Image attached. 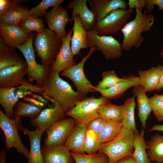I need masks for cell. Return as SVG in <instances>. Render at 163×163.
I'll return each mask as SVG.
<instances>
[{
	"instance_id": "44dd1931",
	"label": "cell",
	"mask_w": 163,
	"mask_h": 163,
	"mask_svg": "<svg viewBox=\"0 0 163 163\" xmlns=\"http://www.w3.org/2000/svg\"><path fill=\"white\" fill-rule=\"evenodd\" d=\"M91 11L97 22L104 19L113 11L119 8L126 9L127 3L124 0H88Z\"/></svg>"
},
{
	"instance_id": "603a6c76",
	"label": "cell",
	"mask_w": 163,
	"mask_h": 163,
	"mask_svg": "<svg viewBox=\"0 0 163 163\" xmlns=\"http://www.w3.org/2000/svg\"><path fill=\"white\" fill-rule=\"evenodd\" d=\"M24 0H14L8 11L0 17V26H19L21 22L28 15L27 8L20 4Z\"/></svg>"
},
{
	"instance_id": "ac0fdd59",
	"label": "cell",
	"mask_w": 163,
	"mask_h": 163,
	"mask_svg": "<svg viewBox=\"0 0 163 163\" xmlns=\"http://www.w3.org/2000/svg\"><path fill=\"white\" fill-rule=\"evenodd\" d=\"M18 129L29 139L30 150L28 159V163H44L41 148V140L44 131L41 129L36 128L30 131L20 124Z\"/></svg>"
},
{
	"instance_id": "b9f144b4",
	"label": "cell",
	"mask_w": 163,
	"mask_h": 163,
	"mask_svg": "<svg viewBox=\"0 0 163 163\" xmlns=\"http://www.w3.org/2000/svg\"><path fill=\"white\" fill-rule=\"evenodd\" d=\"M146 0H129L127 5L129 6V8L133 10L135 8L142 11L145 7Z\"/></svg>"
},
{
	"instance_id": "ffe728a7",
	"label": "cell",
	"mask_w": 163,
	"mask_h": 163,
	"mask_svg": "<svg viewBox=\"0 0 163 163\" xmlns=\"http://www.w3.org/2000/svg\"><path fill=\"white\" fill-rule=\"evenodd\" d=\"M31 34L24 33L18 26H0V38L7 45L14 49L25 43L30 37Z\"/></svg>"
},
{
	"instance_id": "9a60e30c",
	"label": "cell",
	"mask_w": 163,
	"mask_h": 163,
	"mask_svg": "<svg viewBox=\"0 0 163 163\" xmlns=\"http://www.w3.org/2000/svg\"><path fill=\"white\" fill-rule=\"evenodd\" d=\"M72 28H70L66 36L62 40V44L59 51L52 64L50 72L60 73L76 64L73 59L71 46V40L73 34Z\"/></svg>"
},
{
	"instance_id": "6da1fadb",
	"label": "cell",
	"mask_w": 163,
	"mask_h": 163,
	"mask_svg": "<svg viewBox=\"0 0 163 163\" xmlns=\"http://www.w3.org/2000/svg\"><path fill=\"white\" fill-rule=\"evenodd\" d=\"M48 97L56 100L66 112L87 97L74 91L70 84L59 76L50 72L41 87Z\"/></svg>"
},
{
	"instance_id": "8992f818",
	"label": "cell",
	"mask_w": 163,
	"mask_h": 163,
	"mask_svg": "<svg viewBox=\"0 0 163 163\" xmlns=\"http://www.w3.org/2000/svg\"><path fill=\"white\" fill-rule=\"evenodd\" d=\"M110 101L102 96L97 98L86 97L77 103L72 109L66 113V115L73 118L75 123L87 125L91 120L100 117L97 110Z\"/></svg>"
},
{
	"instance_id": "1f68e13d",
	"label": "cell",
	"mask_w": 163,
	"mask_h": 163,
	"mask_svg": "<svg viewBox=\"0 0 163 163\" xmlns=\"http://www.w3.org/2000/svg\"><path fill=\"white\" fill-rule=\"evenodd\" d=\"M14 108L13 119L21 117H27L30 120L36 118L43 109L42 107L23 101H18Z\"/></svg>"
},
{
	"instance_id": "30bf717a",
	"label": "cell",
	"mask_w": 163,
	"mask_h": 163,
	"mask_svg": "<svg viewBox=\"0 0 163 163\" xmlns=\"http://www.w3.org/2000/svg\"><path fill=\"white\" fill-rule=\"evenodd\" d=\"M87 37L89 48L94 46L101 51L106 59H117L122 56L121 44L112 36H99L93 30L88 32Z\"/></svg>"
},
{
	"instance_id": "3957f363",
	"label": "cell",
	"mask_w": 163,
	"mask_h": 163,
	"mask_svg": "<svg viewBox=\"0 0 163 163\" xmlns=\"http://www.w3.org/2000/svg\"><path fill=\"white\" fill-rule=\"evenodd\" d=\"M135 137L133 131L124 128L113 140L101 144L98 152L104 153L107 156V163H116L123 158L133 155Z\"/></svg>"
},
{
	"instance_id": "60d3db41",
	"label": "cell",
	"mask_w": 163,
	"mask_h": 163,
	"mask_svg": "<svg viewBox=\"0 0 163 163\" xmlns=\"http://www.w3.org/2000/svg\"><path fill=\"white\" fill-rule=\"evenodd\" d=\"M107 122V120L100 116L89 123L86 125L87 129L93 130L99 136Z\"/></svg>"
},
{
	"instance_id": "4dcf8cb0",
	"label": "cell",
	"mask_w": 163,
	"mask_h": 163,
	"mask_svg": "<svg viewBox=\"0 0 163 163\" xmlns=\"http://www.w3.org/2000/svg\"><path fill=\"white\" fill-rule=\"evenodd\" d=\"M134 150L133 156L136 163H151V161L147 155V145L144 138V130L135 133Z\"/></svg>"
},
{
	"instance_id": "ab89813d",
	"label": "cell",
	"mask_w": 163,
	"mask_h": 163,
	"mask_svg": "<svg viewBox=\"0 0 163 163\" xmlns=\"http://www.w3.org/2000/svg\"><path fill=\"white\" fill-rule=\"evenodd\" d=\"M150 103L154 115L159 121H163V96L155 93L150 98Z\"/></svg>"
},
{
	"instance_id": "83f0119b",
	"label": "cell",
	"mask_w": 163,
	"mask_h": 163,
	"mask_svg": "<svg viewBox=\"0 0 163 163\" xmlns=\"http://www.w3.org/2000/svg\"><path fill=\"white\" fill-rule=\"evenodd\" d=\"M25 61L14 49L7 45L0 38V70Z\"/></svg>"
},
{
	"instance_id": "8fae6325",
	"label": "cell",
	"mask_w": 163,
	"mask_h": 163,
	"mask_svg": "<svg viewBox=\"0 0 163 163\" xmlns=\"http://www.w3.org/2000/svg\"><path fill=\"white\" fill-rule=\"evenodd\" d=\"M133 12L129 8L115 9L97 22L94 30L99 36L115 34L121 30Z\"/></svg>"
},
{
	"instance_id": "ee69618b",
	"label": "cell",
	"mask_w": 163,
	"mask_h": 163,
	"mask_svg": "<svg viewBox=\"0 0 163 163\" xmlns=\"http://www.w3.org/2000/svg\"><path fill=\"white\" fill-rule=\"evenodd\" d=\"M22 99L24 101L30 103L36 106L43 107L45 106V104L36 99L28 96L24 97Z\"/></svg>"
},
{
	"instance_id": "4fadbf2b",
	"label": "cell",
	"mask_w": 163,
	"mask_h": 163,
	"mask_svg": "<svg viewBox=\"0 0 163 163\" xmlns=\"http://www.w3.org/2000/svg\"><path fill=\"white\" fill-rule=\"evenodd\" d=\"M27 74L25 61L16 66L2 69L0 70V88L33 85H34L25 79L24 77Z\"/></svg>"
},
{
	"instance_id": "7dc6e473",
	"label": "cell",
	"mask_w": 163,
	"mask_h": 163,
	"mask_svg": "<svg viewBox=\"0 0 163 163\" xmlns=\"http://www.w3.org/2000/svg\"><path fill=\"white\" fill-rule=\"evenodd\" d=\"M157 131L163 132V124H155L150 128L149 129V131Z\"/></svg>"
},
{
	"instance_id": "277c9868",
	"label": "cell",
	"mask_w": 163,
	"mask_h": 163,
	"mask_svg": "<svg viewBox=\"0 0 163 163\" xmlns=\"http://www.w3.org/2000/svg\"><path fill=\"white\" fill-rule=\"evenodd\" d=\"M62 40L54 31L44 27L36 35L34 45L42 64L50 68L62 44Z\"/></svg>"
},
{
	"instance_id": "681fc988",
	"label": "cell",
	"mask_w": 163,
	"mask_h": 163,
	"mask_svg": "<svg viewBox=\"0 0 163 163\" xmlns=\"http://www.w3.org/2000/svg\"><path fill=\"white\" fill-rule=\"evenodd\" d=\"M163 88V72L161 74L159 82L158 83L155 90L159 91Z\"/></svg>"
},
{
	"instance_id": "74e56055",
	"label": "cell",
	"mask_w": 163,
	"mask_h": 163,
	"mask_svg": "<svg viewBox=\"0 0 163 163\" xmlns=\"http://www.w3.org/2000/svg\"><path fill=\"white\" fill-rule=\"evenodd\" d=\"M122 79V78H119L113 70H107L102 73L101 80L95 87L96 89H107L113 86Z\"/></svg>"
},
{
	"instance_id": "ba28073f",
	"label": "cell",
	"mask_w": 163,
	"mask_h": 163,
	"mask_svg": "<svg viewBox=\"0 0 163 163\" xmlns=\"http://www.w3.org/2000/svg\"><path fill=\"white\" fill-rule=\"evenodd\" d=\"M21 123V117L11 119L0 110V127L5 136L6 150L14 148L18 153L22 154L27 158L30 151L22 142L18 132V126Z\"/></svg>"
},
{
	"instance_id": "f6af8a7d",
	"label": "cell",
	"mask_w": 163,
	"mask_h": 163,
	"mask_svg": "<svg viewBox=\"0 0 163 163\" xmlns=\"http://www.w3.org/2000/svg\"><path fill=\"white\" fill-rule=\"evenodd\" d=\"M116 163H136L135 160L132 156H127L120 160Z\"/></svg>"
},
{
	"instance_id": "7bdbcfd3",
	"label": "cell",
	"mask_w": 163,
	"mask_h": 163,
	"mask_svg": "<svg viewBox=\"0 0 163 163\" xmlns=\"http://www.w3.org/2000/svg\"><path fill=\"white\" fill-rule=\"evenodd\" d=\"M13 0H0V17L4 15L10 8Z\"/></svg>"
},
{
	"instance_id": "e0dca14e",
	"label": "cell",
	"mask_w": 163,
	"mask_h": 163,
	"mask_svg": "<svg viewBox=\"0 0 163 163\" xmlns=\"http://www.w3.org/2000/svg\"><path fill=\"white\" fill-rule=\"evenodd\" d=\"M87 0H74L69 3L66 8L72 9L70 22L72 23L75 16L78 15L84 29L88 32L94 29L97 21L93 12L87 7Z\"/></svg>"
},
{
	"instance_id": "836d02e7",
	"label": "cell",
	"mask_w": 163,
	"mask_h": 163,
	"mask_svg": "<svg viewBox=\"0 0 163 163\" xmlns=\"http://www.w3.org/2000/svg\"><path fill=\"white\" fill-rule=\"evenodd\" d=\"M122 107L123 105H117L109 102L99 109L97 112L106 120L121 121Z\"/></svg>"
},
{
	"instance_id": "5bb4252c",
	"label": "cell",
	"mask_w": 163,
	"mask_h": 163,
	"mask_svg": "<svg viewBox=\"0 0 163 163\" xmlns=\"http://www.w3.org/2000/svg\"><path fill=\"white\" fill-rule=\"evenodd\" d=\"M53 107L43 109L36 118L30 120L32 125L46 131L55 123L65 118L66 111L58 103L54 100Z\"/></svg>"
},
{
	"instance_id": "5b68a950",
	"label": "cell",
	"mask_w": 163,
	"mask_h": 163,
	"mask_svg": "<svg viewBox=\"0 0 163 163\" xmlns=\"http://www.w3.org/2000/svg\"><path fill=\"white\" fill-rule=\"evenodd\" d=\"M34 34L31 33L27 41L23 45L18 46L25 59L27 65V81L30 83L35 82L41 87L50 72V69L42 64H38L36 60L33 42Z\"/></svg>"
},
{
	"instance_id": "db71d44e",
	"label": "cell",
	"mask_w": 163,
	"mask_h": 163,
	"mask_svg": "<svg viewBox=\"0 0 163 163\" xmlns=\"http://www.w3.org/2000/svg\"><path fill=\"white\" fill-rule=\"evenodd\" d=\"M162 96H163V94H162Z\"/></svg>"
},
{
	"instance_id": "d6a6232c",
	"label": "cell",
	"mask_w": 163,
	"mask_h": 163,
	"mask_svg": "<svg viewBox=\"0 0 163 163\" xmlns=\"http://www.w3.org/2000/svg\"><path fill=\"white\" fill-rule=\"evenodd\" d=\"M124 129L121 121L107 120L98 139L101 144L110 142L117 137Z\"/></svg>"
},
{
	"instance_id": "9c48e42d",
	"label": "cell",
	"mask_w": 163,
	"mask_h": 163,
	"mask_svg": "<svg viewBox=\"0 0 163 163\" xmlns=\"http://www.w3.org/2000/svg\"><path fill=\"white\" fill-rule=\"evenodd\" d=\"M96 50L94 47H91L87 55L82 57L79 63L66 69L60 74L70 79L77 88V91L85 96L90 93L97 92L95 86L86 78L84 70L85 62Z\"/></svg>"
},
{
	"instance_id": "8d00e7d4",
	"label": "cell",
	"mask_w": 163,
	"mask_h": 163,
	"mask_svg": "<svg viewBox=\"0 0 163 163\" xmlns=\"http://www.w3.org/2000/svg\"><path fill=\"white\" fill-rule=\"evenodd\" d=\"M101 144L97 134L93 130L87 129L84 145L85 152L88 154L98 152Z\"/></svg>"
},
{
	"instance_id": "484cf974",
	"label": "cell",
	"mask_w": 163,
	"mask_h": 163,
	"mask_svg": "<svg viewBox=\"0 0 163 163\" xmlns=\"http://www.w3.org/2000/svg\"><path fill=\"white\" fill-rule=\"evenodd\" d=\"M132 93L136 97L138 109V116L141 124L142 129L146 128V123L148 118L152 110L150 98L146 94V92L140 85L133 88Z\"/></svg>"
},
{
	"instance_id": "e575fe53",
	"label": "cell",
	"mask_w": 163,
	"mask_h": 163,
	"mask_svg": "<svg viewBox=\"0 0 163 163\" xmlns=\"http://www.w3.org/2000/svg\"><path fill=\"white\" fill-rule=\"evenodd\" d=\"M19 27L25 33L31 34L35 31L37 34L41 32L44 28L42 19L33 16L28 15L21 22Z\"/></svg>"
},
{
	"instance_id": "d6986e66",
	"label": "cell",
	"mask_w": 163,
	"mask_h": 163,
	"mask_svg": "<svg viewBox=\"0 0 163 163\" xmlns=\"http://www.w3.org/2000/svg\"><path fill=\"white\" fill-rule=\"evenodd\" d=\"M138 85H140L139 77L131 75L124 76L121 81L109 89L96 90L102 96L111 101L121 97L127 90Z\"/></svg>"
},
{
	"instance_id": "f35d334b",
	"label": "cell",
	"mask_w": 163,
	"mask_h": 163,
	"mask_svg": "<svg viewBox=\"0 0 163 163\" xmlns=\"http://www.w3.org/2000/svg\"><path fill=\"white\" fill-rule=\"evenodd\" d=\"M64 0H43L36 6L28 10V14L37 18L45 16L46 10L51 7L59 5Z\"/></svg>"
},
{
	"instance_id": "816d5d0a",
	"label": "cell",
	"mask_w": 163,
	"mask_h": 163,
	"mask_svg": "<svg viewBox=\"0 0 163 163\" xmlns=\"http://www.w3.org/2000/svg\"><path fill=\"white\" fill-rule=\"evenodd\" d=\"M160 55H161V58H162V59L163 60V46L162 47L161 51V52Z\"/></svg>"
},
{
	"instance_id": "7c38bea8",
	"label": "cell",
	"mask_w": 163,
	"mask_h": 163,
	"mask_svg": "<svg viewBox=\"0 0 163 163\" xmlns=\"http://www.w3.org/2000/svg\"><path fill=\"white\" fill-rule=\"evenodd\" d=\"M75 124L74 120L69 118L53 124L46 131L47 136L43 142L44 146L50 148L64 145Z\"/></svg>"
},
{
	"instance_id": "f5cc1de1",
	"label": "cell",
	"mask_w": 163,
	"mask_h": 163,
	"mask_svg": "<svg viewBox=\"0 0 163 163\" xmlns=\"http://www.w3.org/2000/svg\"><path fill=\"white\" fill-rule=\"evenodd\" d=\"M151 163H159L158 162L155 161H151Z\"/></svg>"
},
{
	"instance_id": "f1b7e54d",
	"label": "cell",
	"mask_w": 163,
	"mask_h": 163,
	"mask_svg": "<svg viewBox=\"0 0 163 163\" xmlns=\"http://www.w3.org/2000/svg\"><path fill=\"white\" fill-rule=\"evenodd\" d=\"M133 96L127 99L123 105L121 121L124 128L131 130L135 133L138 132L135 119L136 104Z\"/></svg>"
},
{
	"instance_id": "52a82bcc",
	"label": "cell",
	"mask_w": 163,
	"mask_h": 163,
	"mask_svg": "<svg viewBox=\"0 0 163 163\" xmlns=\"http://www.w3.org/2000/svg\"><path fill=\"white\" fill-rule=\"evenodd\" d=\"M34 93L44 97L46 94L36 84L32 86L20 85L9 88H0V104L4 110L5 113L9 118L13 119L14 108L21 99L28 96L32 97Z\"/></svg>"
},
{
	"instance_id": "7402d4cb",
	"label": "cell",
	"mask_w": 163,
	"mask_h": 163,
	"mask_svg": "<svg viewBox=\"0 0 163 163\" xmlns=\"http://www.w3.org/2000/svg\"><path fill=\"white\" fill-rule=\"evenodd\" d=\"M86 130L85 124L82 123H75L64 144L71 152L78 154H85L84 145Z\"/></svg>"
},
{
	"instance_id": "cb8c5ba5",
	"label": "cell",
	"mask_w": 163,
	"mask_h": 163,
	"mask_svg": "<svg viewBox=\"0 0 163 163\" xmlns=\"http://www.w3.org/2000/svg\"><path fill=\"white\" fill-rule=\"evenodd\" d=\"M44 163H74L71 152L64 145L41 149Z\"/></svg>"
},
{
	"instance_id": "f907efd6",
	"label": "cell",
	"mask_w": 163,
	"mask_h": 163,
	"mask_svg": "<svg viewBox=\"0 0 163 163\" xmlns=\"http://www.w3.org/2000/svg\"><path fill=\"white\" fill-rule=\"evenodd\" d=\"M145 7L149 12H151L154 9L155 6L151 2L150 0H146Z\"/></svg>"
},
{
	"instance_id": "4316f807",
	"label": "cell",
	"mask_w": 163,
	"mask_h": 163,
	"mask_svg": "<svg viewBox=\"0 0 163 163\" xmlns=\"http://www.w3.org/2000/svg\"><path fill=\"white\" fill-rule=\"evenodd\" d=\"M163 66L159 65L146 70H140L138 72L140 85L146 92L155 90L161 74Z\"/></svg>"
},
{
	"instance_id": "2e32d148",
	"label": "cell",
	"mask_w": 163,
	"mask_h": 163,
	"mask_svg": "<svg viewBox=\"0 0 163 163\" xmlns=\"http://www.w3.org/2000/svg\"><path fill=\"white\" fill-rule=\"evenodd\" d=\"M45 16L49 29L62 40L67 34L65 27L70 21L66 9L60 5L53 7Z\"/></svg>"
},
{
	"instance_id": "d590c367",
	"label": "cell",
	"mask_w": 163,
	"mask_h": 163,
	"mask_svg": "<svg viewBox=\"0 0 163 163\" xmlns=\"http://www.w3.org/2000/svg\"><path fill=\"white\" fill-rule=\"evenodd\" d=\"M75 163H107L108 158L104 154L98 152L92 154H78L71 152Z\"/></svg>"
},
{
	"instance_id": "7a4b0ae2",
	"label": "cell",
	"mask_w": 163,
	"mask_h": 163,
	"mask_svg": "<svg viewBox=\"0 0 163 163\" xmlns=\"http://www.w3.org/2000/svg\"><path fill=\"white\" fill-rule=\"evenodd\" d=\"M135 11L134 18L127 22L121 30L123 36L122 48L125 51L140 47L144 41L142 33L149 31L154 24L152 14H147L146 11L143 13L137 9Z\"/></svg>"
},
{
	"instance_id": "bcb514c9",
	"label": "cell",
	"mask_w": 163,
	"mask_h": 163,
	"mask_svg": "<svg viewBox=\"0 0 163 163\" xmlns=\"http://www.w3.org/2000/svg\"><path fill=\"white\" fill-rule=\"evenodd\" d=\"M150 1L154 6H157L160 10L163 11V0H150Z\"/></svg>"
},
{
	"instance_id": "f546056e",
	"label": "cell",
	"mask_w": 163,
	"mask_h": 163,
	"mask_svg": "<svg viewBox=\"0 0 163 163\" xmlns=\"http://www.w3.org/2000/svg\"><path fill=\"white\" fill-rule=\"evenodd\" d=\"M146 143L147 154L151 161L163 163V135H154Z\"/></svg>"
},
{
	"instance_id": "c3c4849f",
	"label": "cell",
	"mask_w": 163,
	"mask_h": 163,
	"mask_svg": "<svg viewBox=\"0 0 163 163\" xmlns=\"http://www.w3.org/2000/svg\"><path fill=\"white\" fill-rule=\"evenodd\" d=\"M6 150L5 149H2L0 153V163H6Z\"/></svg>"
},
{
	"instance_id": "d4e9b609",
	"label": "cell",
	"mask_w": 163,
	"mask_h": 163,
	"mask_svg": "<svg viewBox=\"0 0 163 163\" xmlns=\"http://www.w3.org/2000/svg\"><path fill=\"white\" fill-rule=\"evenodd\" d=\"M73 34L71 40V47L74 56L78 55L82 49L89 48L88 31L83 28L78 15L73 18Z\"/></svg>"
}]
</instances>
